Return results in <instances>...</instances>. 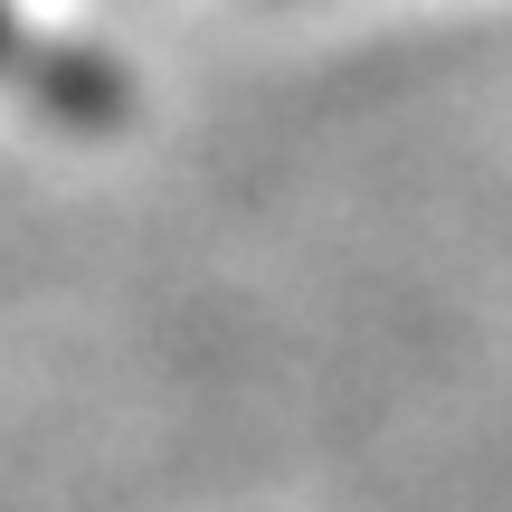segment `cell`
Listing matches in <instances>:
<instances>
[{"instance_id":"1","label":"cell","mask_w":512,"mask_h":512,"mask_svg":"<svg viewBox=\"0 0 512 512\" xmlns=\"http://www.w3.org/2000/svg\"><path fill=\"white\" fill-rule=\"evenodd\" d=\"M0 76H38L48 86V57H29V29L10 19V0H0Z\"/></svg>"}]
</instances>
